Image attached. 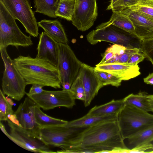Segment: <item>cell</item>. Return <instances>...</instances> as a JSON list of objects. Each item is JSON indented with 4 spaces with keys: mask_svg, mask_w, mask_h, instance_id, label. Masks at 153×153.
I'll list each match as a JSON object with an SVG mask.
<instances>
[{
    "mask_svg": "<svg viewBox=\"0 0 153 153\" xmlns=\"http://www.w3.org/2000/svg\"><path fill=\"white\" fill-rule=\"evenodd\" d=\"M124 140L117 120H111L84 128L69 147H76L85 153H128Z\"/></svg>",
    "mask_w": 153,
    "mask_h": 153,
    "instance_id": "6da1fadb",
    "label": "cell"
},
{
    "mask_svg": "<svg viewBox=\"0 0 153 153\" xmlns=\"http://www.w3.org/2000/svg\"><path fill=\"white\" fill-rule=\"evenodd\" d=\"M27 85L38 84L56 89L61 88L56 67L43 59L19 55L13 59Z\"/></svg>",
    "mask_w": 153,
    "mask_h": 153,
    "instance_id": "7a4b0ae2",
    "label": "cell"
},
{
    "mask_svg": "<svg viewBox=\"0 0 153 153\" xmlns=\"http://www.w3.org/2000/svg\"><path fill=\"white\" fill-rule=\"evenodd\" d=\"M121 134L124 140L153 126V114L135 107L125 105L117 115Z\"/></svg>",
    "mask_w": 153,
    "mask_h": 153,
    "instance_id": "3957f363",
    "label": "cell"
},
{
    "mask_svg": "<svg viewBox=\"0 0 153 153\" xmlns=\"http://www.w3.org/2000/svg\"><path fill=\"white\" fill-rule=\"evenodd\" d=\"M86 37L88 42L92 45L105 41L122 45L128 48L140 49L142 41L136 35L112 25L102 27H97L95 30L91 31Z\"/></svg>",
    "mask_w": 153,
    "mask_h": 153,
    "instance_id": "277c9868",
    "label": "cell"
},
{
    "mask_svg": "<svg viewBox=\"0 0 153 153\" xmlns=\"http://www.w3.org/2000/svg\"><path fill=\"white\" fill-rule=\"evenodd\" d=\"M16 20L0 0V47L12 45L18 49L33 44L30 35L27 36L21 30Z\"/></svg>",
    "mask_w": 153,
    "mask_h": 153,
    "instance_id": "5b68a950",
    "label": "cell"
},
{
    "mask_svg": "<svg viewBox=\"0 0 153 153\" xmlns=\"http://www.w3.org/2000/svg\"><path fill=\"white\" fill-rule=\"evenodd\" d=\"M1 56L4 70L2 79L1 86L3 93L17 101H20L26 92V81L17 68L7 52V48L0 47Z\"/></svg>",
    "mask_w": 153,
    "mask_h": 153,
    "instance_id": "8992f818",
    "label": "cell"
},
{
    "mask_svg": "<svg viewBox=\"0 0 153 153\" xmlns=\"http://www.w3.org/2000/svg\"><path fill=\"white\" fill-rule=\"evenodd\" d=\"M58 47L59 78L63 89L69 90L78 76L82 63L68 44L58 43Z\"/></svg>",
    "mask_w": 153,
    "mask_h": 153,
    "instance_id": "52a82bcc",
    "label": "cell"
},
{
    "mask_svg": "<svg viewBox=\"0 0 153 153\" xmlns=\"http://www.w3.org/2000/svg\"><path fill=\"white\" fill-rule=\"evenodd\" d=\"M11 15L22 24L26 32L34 37L39 34L38 25L29 0H0Z\"/></svg>",
    "mask_w": 153,
    "mask_h": 153,
    "instance_id": "ba28073f",
    "label": "cell"
},
{
    "mask_svg": "<svg viewBox=\"0 0 153 153\" xmlns=\"http://www.w3.org/2000/svg\"><path fill=\"white\" fill-rule=\"evenodd\" d=\"M85 128L56 126L41 128L40 137L46 144L60 147H69L74 138Z\"/></svg>",
    "mask_w": 153,
    "mask_h": 153,
    "instance_id": "9c48e42d",
    "label": "cell"
},
{
    "mask_svg": "<svg viewBox=\"0 0 153 153\" xmlns=\"http://www.w3.org/2000/svg\"><path fill=\"white\" fill-rule=\"evenodd\" d=\"M10 133L8 137L16 144L27 150L36 153H56L50 149L40 138L28 133L16 123L7 120Z\"/></svg>",
    "mask_w": 153,
    "mask_h": 153,
    "instance_id": "30bf717a",
    "label": "cell"
},
{
    "mask_svg": "<svg viewBox=\"0 0 153 153\" xmlns=\"http://www.w3.org/2000/svg\"><path fill=\"white\" fill-rule=\"evenodd\" d=\"M27 96L40 108L45 110L53 109L58 107L71 108L75 105V99L70 90L58 91L44 90L41 93Z\"/></svg>",
    "mask_w": 153,
    "mask_h": 153,
    "instance_id": "8fae6325",
    "label": "cell"
},
{
    "mask_svg": "<svg viewBox=\"0 0 153 153\" xmlns=\"http://www.w3.org/2000/svg\"><path fill=\"white\" fill-rule=\"evenodd\" d=\"M96 0H75L71 21L78 30L85 31L93 25L98 14Z\"/></svg>",
    "mask_w": 153,
    "mask_h": 153,
    "instance_id": "7c38bea8",
    "label": "cell"
},
{
    "mask_svg": "<svg viewBox=\"0 0 153 153\" xmlns=\"http://www.w3.org/2000/svg\"><path fill=\"white\" fill-rule=\"evenodd\" d=\"M36 103L29 97H26L15 112L19 125L30 134L40 137L41 128L36 123L34 114Z\"/></svg>",
    "mask_w": 153,
    "mask_h": 153,
    "instance_id": "4fadbf2b",
    "label": "cell"
},
{
    "mask_svg": "<svg viewBox=\"0 0 153 153\" xmlns=\"http://www.w3.org/2000/svg\"><path fill=\"white\" fill-rule=\"evenodd\" d=\"M78 76L81 78L85 90V107L89 106L91 101L103 87L95 72V68L82 63Z\"/></svg>",
    "mask_w": 153,
    "mask_h": 153,
    "instance_id": "5bb4252c",
    "label": "cell"
},
{
    "mask_svg": "<svg viewBox=\"0 0 153 153\" xmlns=\"http://www.w3.org/2000/svg\"><path fill=\"white\" fill-rule=\"evenodd\" d=\"M37 50L36 57L57 66L58 57V43L45 31L39 34Z\"/></svg>",
    "mask_w": 153,
    "mask_h": 153,
    "instance_id": "9a60e30c",
    "label": "cell"
},
{
    "mask_svg": "<svg viewBox=\"0 0 153 153\" xmlns=\"http://www.w3.org/2000/svg\"><path fill=\"white\" fill-rule=\"evenodd\" d=\"M96 70L111 74L122 80H128L140 74L138 65L127 63H111L97 64L94 68Z\"/></svg>",
    "mask_w": 153,
    "mask_h": 153,
    "instance_id": "2e32d148",
    "label": "cell"
},
{
    "mask_svg": "<svg viewBox=\"0 0 153 153\" xmlns=\"http://www.w3.org/2000/svg\"><path fill=\"white\" fill-rule=\"evenodd\" d=\"M132 22L135 35L142 40L153 37V22L128 8L120 12Z\"/></svg>",
    "mask_w": 153,
    "mask_h": 153,
    "instance_id": "e0dca14e",
    "label": "cell"
},
{
    "mask_svg": "<svg viewBox=\"0 0 153 153\" xmlns=\"http://www.w3.org/2000/svg\"><path fill=\"white\" fill-rule=\"evenodd\" d=\"M38 26L41 27L50 37L58 43L68 44V40L64 29L58 20L44 19L37 22Z\"/></svg>",
    "mask_w": 153,
    "mask_h": 153,
    "instance_id": "ac0fdd59",
    "label": "cell"
},
{
    "mask_svg": "<svg viewBox=\"0 0 153 153\" xmlns=\"http://www.w3.org/2000/svg\"><path fill=\"white\" fill-rule=\"evenodd\" d=\"M125 105L124 99L115 100L99 106H95L86 114L88 116H104L118 115Z\"/></svg>",
    "mask_w": 153,
    "mask_h": 153,
    "instance_id": "d6986e66",
    "label": "cell"
},
{
    "mask_svg": "<svg viewBox=\"0 0 153 153\" xmlns=\"http://www.w3.org/2000/svg\"><path fill=\"white\" fill-rule=\"evenodd\" d=\"M118 115L104 116H88L86 114L79 119L68 122L64 126L69 127L85 128L100 123L117 119Z\"/></svg>",
    "mask_w": 153,
    "mask_h": 153,
    "instance_id": "ffe728a7",
    "label": "cell"
},
{
    "mask_svg": "<svg viewBox=\"0 0 153 153\" xmlns=\"http://www.w3.org/2000/svg\"><path fill=\"white\" fill-rule=\"evenodd\" d=\"M112 11V15L110 20L107 22L101 24L97 27H102L112 25L130 33L135 35L134 26L128 16L120 12Z\"/></svg>",
    "mask_w": 153,
    "mask_h": 153,
    "instance_id": "44dd1931",
    "label": "cell"
},
{
    "mask_svg": "<svg viewBox=\"0 0 153 153\" xmlns=\"http://www.w3.org/2000/svg\"><path fill=\"white\" fill-rule=\"evenodd\" d=\"M35 120L37 124L41 128L56 126H64L68 121L53 118L44 113L37 105L34 108Z\"/></svg>",
    "mask_w": 153,
    "mask_h": 153,
    "instance_id": "7402d4cb",
    "label": "cell"
},
{
    "mask_svg": "<svg viewBox=\"0 0 153 153\" xmlns=\"http://www.w3.org/2000/svg\"><path fill=\"white\" fill-rule=\"evenodd\" d=\"M148 95L143 92L130 94L123 98L125 105L133 106L146 112H153L148 101Z\"/></svg>",
    "mask_w": 153,
    "mask_h": 153,
    "instance_id": "603a6c76",
    "label": "cell"
},
{
    "mask_svg": "<svg viewBox=\"0 0 153 153\" xmlns=\"http://www.w3.org/2000/svg\"><path fill=\"white\" fill-rule=\"evenodd\" d=\"M59 0H33L36 12L52 18H57L55 13Z\"/></svg>",
    "mask_w": 153,
    "mask_h": 153,
    "instance_id": "cb8c5ba5",
    "label": "cell"
},
{
    "mask_svg": "<svg viewBox=\"0 0 153 153\" xmlns=\"http://www.w3.org/2000/svg\"><path fill=\"white\" fill-rule=\"evenodd\" d=\"M130 149L153 141V126L140 131L127 139Z\"/></svg>",
    "mask_w": 153,
    "mask_h": 153,
    "instance_id": "d4e9b609",
    "label": "cell"
},
{
    "mask_svg": "<svg viewBox=\"0 0 153 153\" xmlns=\"http://www.w3.org/2000/svg\"><path fill=\"white\" fill-rule=\"evenodd\" d=\"M128 8L153 22V0H140Z\"/></svg>",
    "mask_w": 153,
    "mask_h": 153,
    "instance_id": "484cf974",
    "label": "cell"
},
{
    "mask_svg": "<svg viewBox=\"0 0 153 153\" xmlns=\"http://www.w3.org/2000/svg\"><path fill=\"white\" fill-rule=\"evenodd\" d=\"M75 4V0H59L56 15L71 21L74 12Z\"/></svg>",
    "mask_w": 153,
    "mask_h": 153,
    "instance_id": "4316f807",
    "label": "cell"
},
{
    "mask_svg": "<svg viewBox=\"0 0 153 153\" xmlns=\"http://www.w3.org/2000/svg\"><path fill=\"white\" fill-rule=\"evenodd\" d=\"M95 72L102 87L106 85H111L117 87L121 85L122 80L115 75L95 69Z\"/></svg>",
    "mask_w": 153,
    "mask_h": 153,
    "instance_id": "83f0119b",
    "label": "cell"
},
{
    "mask_svg": "<svg viewBox=\"0 0 153 153\" xmlns=\"http://www.w3.org/2000/svg\"><path fill=\"white\" fill-rule=\"evenodd\" d=\"M127 48L118 44H114L108 48L104 53L102 59L98 64H104L106 61L112 58L120 56L123 54Z\"/></svg>",
    "mask_w": 153,
    "mask_h": 153,
    "instance_id": "f1b7e54d",
    "label": "cell"
},
{
    "mask_svg": "<svg viewBox=\"0 0 153 153\" xmlns=\"http://www.w3.org/2000/svg\"><path fill=\"white\" fill-rule=\"evenodd\" d=\"M12 105L10 103L5 97L4 94L0 90V120L7 121L9 115L15 113L12 109Z\"/></svg>",
    "mask_w": 153,
    "mask_h": 153,
    "instance_id": "f546056e",
    "label": "cell"
},
{
    "mask_svg": "<svg viewBox=\"0 0 153 153\" xmlns=\"http://www.w3.org/2000/svg\"><path fill=\"white\" fill-rule=\"evenodd\" d=\"M70 90L75 99L84 101L85 90L82 80L79 76L73 83Z\"/></svg>",
    "mask_w": 153,
    "mask_h": 153,
    "instance_id": "4dcf8cb0",
    "label": "cell"
},
{
    "mask_svg": "<svg viewBox=\"0 0 153 153\" xmlns=\"http://www.w3.org/2000/svg\"><path fill=\"white\" fill-rule=\"evenodd\" d=\"M140 51V49L137 48H126L124 53L120 56L110 59L104 64L111 63H127L128 60L134 53Z\"/></svg>",
    "mask_w": 153,
    "mask_h": 153,
    "instance_id": "1f68e13d",
    "label": "cell"
},
{
    "mask_svg": "<svg viewBox=\"0 0 153 153\" xmlns=\"http://www.w3.org/2000/svg\"><path fill=\"white\" fill-rule=\"evenodd\" d=\"M140 0H118L111 5H109L107 10L120 12L123 9L137 3Z\"/></svg>",
    "mask_w": 153,
    "mask_h": 153,
    "instance_id": "d6a6232c",
    "label": "cell"
},
{
    "mask_svg": "<svg viewBox=\"0 0 153 153\" xmlns=\"http://www.w3.org/2000/svg\"><path fill=\"white\" fill-rule=\"evenodd\" d=\"M140 51L151 62L153 60V37L142 40Z\"/></svg>",
    "mask_w": 153,
    "mask_h": 153,
    "instance_id": "836d02e7",
    "label": "cell"
},
{
    "mask_svg": "<svg viewBox=\"0 0 153 153\" xmlns=\"http://www.w3.org/2000/svg\"><path fill=\"white\" fill-rule=\"evenodd\" d=\"M146 58L145 55L140 51L133 54L128 60L127 63L134 65H137Z\"/></svg>",
    "mask_w": 153,
    "mask_h": 153,
    "instance_id": "e575fe53",
    "label": "cell"
},
{
    "mask_svg": "<svg viewBox=\"0 0 153 153\" xmlns=\"http://www.w3.org/2000/svg\"><path fill=\"white\" fill-rule=\"evenodd\" d=\"M153 149V145L151 142L146 143L129 149L128 153H145V151Z\"/></svg>",
    "mask_w": 153,
    "mask_h": 153,
    "instance_id": "d590c367",
    "label": "cell"
},
{
    "mask_svg": "<svg viewBox=\"0 0 153 153\" xmlns=\"http://www.w3.org/2000/svg\"><path fill=\"white\" fill-rule=\"evenodd\" d=\"M44 86L38 84L32 85L29 92L27 93L30 95L38 94L42 93L44 90L42 89Z\"/></svg>",
    "mask_w": 153,
    "mask_h": 153,
    "instance_id": "8d00e7d4",
    "label": "cell"
},
{
    "mask_svg": "<svg viewBox=\"0 0 153 153\" xmlns=\"http://www.w3.org/2000/svg\"><path fill=\"white\" fill-rule=\"evenodd\" d=\"M143 81L146 84L153 85V72L143 78Z\"/></svg>",
    "mask_w": 153,
    "mask_h": 153,
    "instance_id": "74e56055",
    "label": "cell"
},
{
    "mask_svg": "<svg viewBox=\"0 0 153 153\" xmlns=\"http://www.w3.org/2000/svg\"><path fill=\"white\" fill-rule=\"evenodd\" d=\"M148 100L152 109L153 110V95L148 94Z\"/></svg>",
    "mask_w": 153,
    "mask_h": 153,
    "instance_id": "f35d334b",
    "label": "cell"
},
{
    "mask_svg": "<svg viewBox=\"0 0 153 153\" xmlns=\"http://www.w3.org/2000/svg\"><path fill=\"white\" fill-rule=\"evenodd\" d=\"M118 0H111L110 3L109 5H111Z\"/></svg>",
    "mask_w": 153,
    "mask_h": 153,
    "instance_id": "ab89813d",
    "label": "cell"
},
{
    "mask_svg": "<svg viewBox=\"0 0 153 153\" xmlns=\"http://www.w3.org/2000/svg\"><path fill=\"white\" fill-rule=\"evenodd\" d=\"M152 62V63L153 65V60L152 61V62Z\"/></svg>",
    "mask_w": 153,
    "mask_h": 153,
    "instance_id": "60d3db41",
    "label": "cell"
},
{
    "mask_svg": "<svg viewBox=\"0 0 153 153\" xmlns=\"http://www.w3.org/2000/svg\"></svg>",
    "mask_w": 153,
    "mask_h": 153,
    "instance_id": "b9f144b4",
    "label": "cell"
}]
</instances>
